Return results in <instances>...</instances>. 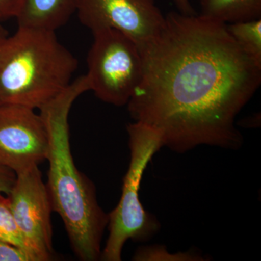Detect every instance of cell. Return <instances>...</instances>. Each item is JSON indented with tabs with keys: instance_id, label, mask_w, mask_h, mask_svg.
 Wrapping results in <instances>:
<instances>
[{
	"instance_id": "ac0fdd59",
	"label": "cell",
	"mask_w": 261,
	"mask_h": 261,
	"mask_svg": "<svg viewBox=\"0 0 261 261\" xmlns=\"http://www.w3.org/2000/svg\"><path fill=\"white\" fill-rule=\"evenodd\" d=\"M7 37V32L0 25V37Z\"/></svg>"
},
{
	"instance_id": "277c9868",
	"label": "cell",
	"mask_w": 261,
	"mask_h": 261,
	"mask_svg": "<svg viewBox=\"0 0 261 261\" xmlns=\"http://www.w3.org/2000/svg\"><path fill=\"white\" fill-rule=\"evenodd\" d=\"M130 162L123 178L121 199L108 214V236L100 259L121 261L128 240L147 242L159 231L161 225L144 208L140 199L141 181L149 163L163 147L161 136L153 128L135 121L127 126Z\"/></svg>"
},
{
	"instance_id": "3957f363",
	"label": "cell",
	"mask_w": 261,
	"mask_h": 261,
	"mask_svg": "<svg viewBox=\"0 0 261 261\" xmlns=\"http://www.w3.org/2000/svg\"><path fill=\"white\" fill-rule=\"evenodd\" d=\"M77 68L56 32L18 27L0 43V105L39 110L68 87Z\"/></svg>"
},
{
	"instance_id": "5b68a950",
	"label": "cell",
	"mask_w": 261,
	"mask_h": 261,
	"mask_svg": "<svg viewBox=\"0 0 261 261\" xmlns=\"http://www.w3.org/2000/svg\"><path fill=\"white\" fill-rule=\"evenodd\" d=\"M93 33L87 56L89 89L102 102L118 107L128 101L142 80L143 58L129 37L115 29Z\"/></svg>"
},
{
	"instance_id": "9a60e30c",
	"label": "cell",
	"mask_w": 261,
	"mask_h": 261,
	"mask_svg": "<svg viewBox=\"0 0 261 261\" xmlns=\"http://www.w3.org/2000/svg\"><path fill=\"white\" fill-rule=\"evenodd\" d=\"M23 0H0V20L16 18L23 5Z\"/></svg>"
},
{
	"instance_id": "7c38bea8",
	"label": "cell",
	"mask_w": 261,
	"mask_h": 261,
	"mask_svg": "<svg viewBox=\"0 0 261 261\" xmlns=\"http://www.w3.org/2000/svg\"><path fill=\"white\" fill-rule=\"evenodd\" d=\"M0 240L23 249L37 261L15 221L8 196L3 193H0Z\"/></svg>"
},
{
	"instance_id": "30bf717a",
	"label": "cell",
	"mask_w": 261,
	"mask_h": 261,
	"mask_svg": "<svg viewBox=\"0 0 261 261\" xmlns=\"http://www.w3.org/2000/svg\"><path fill=\"white\" fill-rule=\"evenodd\" d=\"M200 15L226 24L261 18V0H198Z\"/></svg>"
},
{
	"instance_id": "8992f818",
	"label": "cell",
	"mask_w": 261,
	"mask_h": 261,
	"mask_svg": "<svg viewBox=\"0 0 261 261\" xmlns=\"http://www.w3.org/2000/svg\"><path fill=\"white\" fill-rule=\"evenodd\" d=\"M81 23L92 32L115 29L142 50L162 30L166 16L154 0H76Z\"/></svg>"
},
{
	"instance_id": "8fae6325",
	"label": "cell",
	"mask_w": 261,
	"mask_h": 261,
	"mask_svg": "<svg viewBox=\"0 0 261 261\" xmlns=\"http://www.w3.org/2000/svg\"><path fill=\"white\" fill-rule=\"evenodd\" d=\"M238 45L261 67V18L226 24Z\"/></svg>"
},
{
	"instance_id": "9c48e42d",
	"label": "cell",
	"mask_w": 261,
	"mask_h": 261,
	"mask_svg": "<svg viewBox=\"0 0 261 261\" xmlns=\"http://www.w3.org/2000/svg\"><path fill=\"white\" fill-rule=\"evenodd\" d=\"M76 0H23L17 16L18 27L54 31L75 12Z\"/></svg>"
},
{
	"instance_id": "7a4b0ae2",
	"label": "cell",
	"mask_w": 261,
	"mask_h": 261,
	"mask_svg": "<svg viewBox=\"0 0 261 261\" xmlns=\"http://www.w3.org/2000/svg\"><path fill=\"white\" fill-rule=\"evenodd\" d=\"M89 91L86 75L79 77L39 109L49 137L47 188L53 210L61 216L77 258L100 259L108 214L101 208L95 188L75 166L70 145L68 116L72 105Z\"/></svg>"
},
{
	"instance_id": "52a82bcc",
	"label": "cell",
	"mask_w": 261,
	"mask_h": 261,
	"mask_svg": "<svg viewBox=\"0 0 261 261\" xmlns=\"http://www.w3.org/2000/svg\"><path fill=\"white\" fill-rule=\"evenodd\" d=\"M7 196L18 227L37 260H50L53 207L39 167L16 174L14 185Z\"/></svg>"
},
{
	"instance_id": "6da1fadb",
	"label": "cell",
	"mask_w": 261,
	"mask_h": 261,
	"mask_svg": "<svg viewBox=\"0 0 261 261\" xmlns=\"http://www.w3.org/2000/svg\"><path fill=\"white\" fill-rule=\"evenodd\" d=\"M141 53L142 80L127 104L135 121L179 154L203 145L241 148L235 120L260 87L261 67L226 23L170 12Z\"/></svg>"
},
{
	"instance_id": "5bb4252c",
	"label": "cell",
	"mask_w": 261,
	"mask_h": 261,
	"mask_svg": "<svg viewBox=\"0 0 261 261\" xmlns=\"http://www.w3.org/2000/svg\"><path fill=\"white\" fill-rule=\"evenodd\" d=\"M0 261H35L28 252L0 240Z\"/></svg>"
},
{
	"instance_id": "2e32d148",
	"label": "cell",
	"mask_w": 261,
	"mask_h": 261,
	"mask_svg": "<svg viewBox=\"0 0 261 261\" xmlns=\"http://www.w3.org/2000/svg\"><path fill=\"white\" fill-rule=\"evenodd\" d=\"M16 174L9 168L0 164V193L8 195L14 185Z\"/></svg>"
},
{
	"instance_id": "d6986e66",
	"label": "cell",
	"mask_w": 261,
	"mask_h": 261,
	"mask_svg": "<svg viewBox=\"0 0 261 261\" xmlns=\"http://www.w3.org/2000/svg\"><path fill=\"white\" fill-rule=\"evenodd\" d=\"M6 37H0V43L2 42V41L3 40V39H4V38H5Z\"/></svg>"
},
{
	"instance_id": "ba28073f",
	"label": "cell",
	"mask_w": 261,
	"mask_h": 261,
	"mask_svg": "<svg viewBox=\"0 0 261 261\" xmlns=\"http://www.w3.org/2000/svg\"><path fill=\"white\" fill-rule=\"evenodd\" d=\"M48 148L40 114L25 106L0 105V164L18 174L47 160Z\"/></svg>"
},
{
	"instance_id": "4fadbf2b",
	"label": "cell",
	"mask_w": 261,
	"mask_h": 261,
	"mask_svg": "<svg viewBox=\"0 0 261 261\" xmlns=\"http://www.w3.org/2000/svg\"><path fill=\"white\" fill-rule=\"evenodd\" d=\"M203 257L195 255L192 252H178L169 253L166 247L149 246L140 247L135 252L134 260H171V261H196L204 260Z\"/></svg>"
},
{
	"instance_id": "e0dca14e",
	"label": "cell",
	"mask_w": 261,
	"mask_h": 261,
	"mask_svg": "<svg viewBox=\"0 0 261 261\" xmlns=\"http://www.w3.org/2000/svg\"><path fill=\"white\" fill-rule=\"evenodd\" d=\"M179 13L187 15H195V10L190 3V0H173Z\"/></svg>"
}]
</instances>
